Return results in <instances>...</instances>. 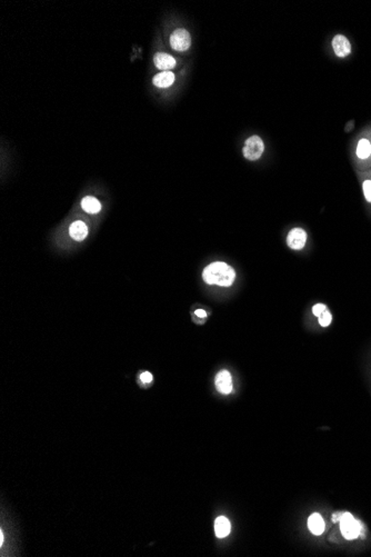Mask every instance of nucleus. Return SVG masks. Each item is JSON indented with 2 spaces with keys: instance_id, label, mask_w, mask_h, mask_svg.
Masks as SVG:
<instances>
[{
  "instance_id": "1",
  "label": "nucleus",
  "mask_w": 371,
  "mask_h": 557,
  "mask_svg": "<svg viewBox=\"0 0 371 557\" xmlns=\"http://www.w3.org/2000/svg\"><path fill=\"white\" fill-rule=\"evenodd\" d=\"M202 280L208 285L230 287L236 281V271L224 262H213L202 270Z\"/></svg>"
},
{
  "instance_id": "2",
  "label": "nucleus",
  "mask_w": 371,
  "mask_h": 557,
  "mask_svg": "<svg viewBox=\"0 0 371 557\" xmlns=\"http://www.w3.org/2000/svg\"><path fill=\"white\" fill-rule=\"evenodd\" d=\"M340 531L346 539H355L361 532V523L355 519L350 513H343L340 516Z\"/></svg>"
},
{
  "instance_id": "3",
  "label": "nucleus",
  "mask_w": 371,
  "mask_h": 557,
  "mask_svg": "<svg viewBox=\"0 0 371 557\" xmlns=\"http://www.w3.org/2000/svg\"><path fill=\"white\" fill-rule=\"evenodd\" d=\"M264 152H265L264 142L263 139L258 136H251L250 138H248L242 149L245 158L252 161L258 160L260 157H262Z\"/></svg>"
},
{
  "instance_id": "4",
  "label": "nucleus",
  "mask_w": 371,
  "mask_h": 557,
  "mask_svg": "<svg viewBox=\"0 0 371 557\" xmlns=\"http://www.w3.org/2000/svg\"><path fill=\"white\" fill-rule=\"evenodd\" d=\"M307 238L308 235L305 229L300 227L292 228L287 236V246L292 251H303L307 243Z\"/></svg>"
},
{
  "instance_id": "5",
  "label": "nucleus",
  "mask_w": 371,
  "mask_h": 557,
  "mask_svg": "<svg viewBox=\"0 0 371 557\" xmlns=\"http://www.w3.org/2000/svg\"><path fill=\"white\" fill-rule=\"evenodd\" d=\"M171 47L178 51L187 50L191 45V37L184 29H177L170 36Z\"/></svg>"
},
{
  "instance_id": "6",
  "label": "nucleus",
  "mask_w": 371,
  "mask_h": 557,
  "mask_svg": "<svg viewBox=\"0 0 371 557\" xmlns=\"http://www.w3.org/2000/svg\"><path fill=\"white\" fill-rule=\"evenodd\" d=\"M214 385H216V388L219 393L224 394V395H229L233 392V378H231L229 371H219L216 376V379H214Z\"/></svg>"
},
{
  "instance_id": "7",
  "label": "nucleus",
  "mask_w": 371,
  "mask_h": 557,
  "mask_svg": "<svg viewBox=\"0 0 371 557\" xmlns=\"http://www.w3.org/2000/svg\"><path fill=\"white\" fill-rule=\"evenodd\" d=\"M332 48L335 54L340 58H344L351 53V45L343 34H337L332 39Z\"/></svg>"
},
{
  "instance_id": "8",
  "label": "nucleus",
  "mask_w": 371,
  "mask_h": 557,
  "mask_svg": "<svg viewBox=\"0 0 371 557\" xmlns=\"http://www.w3.org/2000/svg\"><path fill=\"white\" fill-rule=\"evenodd\" d=\"M154 61H155V65L156 67H157L158 69H161V71H169V69H172L173 67L176 66V59L173 58L172 56L168 55V54H164V53H159V54H156L155 55V58H154Z\"/></svg>"
},
{
  "instance_id": "9",
  "label": "nucleus",
  "mask_w": 371,
  "mask_h": 557,
  "mask_svg": "<svg viewBox=\"0 0 371 557\" xmlns=\"http://www.w3.org/2000/svg\"><path fill=\"white\" fill-rule=\"evenodd\" d=\"M69 234H70V236L75 240L81 241L86 238L87 235H88V227H87V225L84 222L77 220V222L71 224L70 228H69Z\"/></svg>"
},
{
  "instance_id": "10",
  "label": "nucleus",
  "mask_w": 371,
  "mask_h": 557,
  "mask_svg": "<svg viewBox=\"0 0 371 557\" xmlns=\"http://www.w3.org/2000/svg\"><path fill=\"white\" fill-rule=\"evenodd\" d=\"M357 158L361 162H366L371 158V143L366 138L359 141L356 149Z\"/></svg>"
},
{
  "instance_id": "11",
  "label": "nucleus",
  "mask_w": 371,
  "mask_h": 557,
  "mask_svg": "<svg viewBox=\"0 0 371 557\" xmlns=\"http://www.w3.org/2000/svg\"><path fill=\"white\" fill-rule=\"evenodd\" d=\"M308 527L314 535H321L324 532V529H326V524H324V520L320 514L314 513L308 519Z\"/></svg>"
},
{
  "instance_id": "12",
  "label": "nucleus",
  "mask_w": 371,
  "mask_h": 557,
  "mask_svg": "<svg viewBox=\"0 0 371 557\" xmlns=\"http://www.w3.org/2000/svg\"><path fill=\"white\" fill-rule=\"evenodd\" d=\"M230 530H231L230 521L227 517H225V516H219V517L216 519V521H214V533H216L217 537L224 538L226 536H228Z\"/></svg>"
},
{
  "instance_id": "13",
  "label": "nucleus",
  "mask_w": 371,
  "mask_h": 557,
  "mask_svg": "<svg viewBox=\"0 0 371 557\" xmlns=\"http://www.w3.org/2000/svg\"><path fill=\"white\" fill-rule=\"evenodd\" d=\"M175 81V75L170 72H162L154 77L153 83L159 88H167L173 84Z\"/></svg>"
},
{
  "instance_id": "14",
  "label": "nucleus",
  "mask_w": 371,
  "mask_h": 557,
  "mask_svg": "<svg viewBox=\"0 0 371 557\" xmlns=\"http://www.w3.org/2000/svg\"><path fill=\"white\" fill-rule=\"evenodd\" d=\"M81 207H83V210L88 214H97L101 210L100 202L96 198H94V197H85V198L81 200Z\"/></svg>"
},
{
  "instance_id": "15",
  "label": "nucleus",
  "mask_w": 371,
  "mask_h": 557,
  "mask_svg": "<svg viewBox=\"0 0 371 557\" xmlns=\"http://www.w3.org/2000/svg\"><path fill=\"white\" fill-rule=\"evenodd\" d=\"M362 190L364 199L371 204V176L362 179Z\"/></svg>"
},
{
  "instance_id": "16",
  "label": "nucleus",
  "mask_w": 371,
  "mask_h": 557,
  "mask_svg": "<svg viewBox=\"0 0 371 557\" xmlns=\"http://www.w3.org/2000/svg\"><path fill=\"white\" fill-rule=\"evenodd\" d=\"M318 322H319V325H320L321 327H328L329 325L331 324L332 315H331V312H330L329 308L327 310H324L322 314L318 317Z\"/></svg>"
},
{
  "instance_id": "17",
  "label": "nucleus",
  "mask_w": 371,
  "mask_h": 557,
  "mask_svg": "<svg viewBox=\"0 0 371 557\" xmlns=\"http://www.w3.org/2000/svg\"><path fill=\"white\" fill-rule=\"evenodd\" d=\"M327 309H328V306L326 304L318 303V304H315L314 306H312V314H314L318 318L324 310H327Z\"/></svg>"
},
{
  "instance_id": "18",
  "label": "nucleus",
  "mask_w": 371,
  "mask_h": 557,
  "mask_svg": "<svg viewBox=\"0 0 371 557\" xmlns=\"http://www.w3.org/2000/svg\"><path fill=\"white\" fill-rule=\"evenodd\" d=\"M140 380L143 382V384H149V382L153 381V375L150 374L149 371H144V373L140 375Z\"/></svg>"
},
{
  "instance_id": "19",
  "label": "nucleus",
  "mask_w": 371,
  "mask_h": 557,
  "mask_svg": "<svg viewBox=\"0 0 371 557\" xmlns=\"http://www.w3.org/2000/svg\"><path fill=\"white\" fill-rule=\"evenodd\" d=\"M195 315H197L200 318H205V317H207V312L204 309H197L195 311Z\"/></svg>"
},
{
  "instance_id": "20",
  "label": "nucleus",
  "mask_w": 371,
  "mask_h": 557,
  "mask_svg": "<svg viewBox=\"0 0 371 557\" xmlns=\"http://www.w3.org/2000/svg\"><path fill=\"white\" fill-rule=\"evenodd\" d=\"M4 539H5V538H4V533H3V531H2V532H0V545H3V544H4Z\"/></svg>"
}]
</instances>
